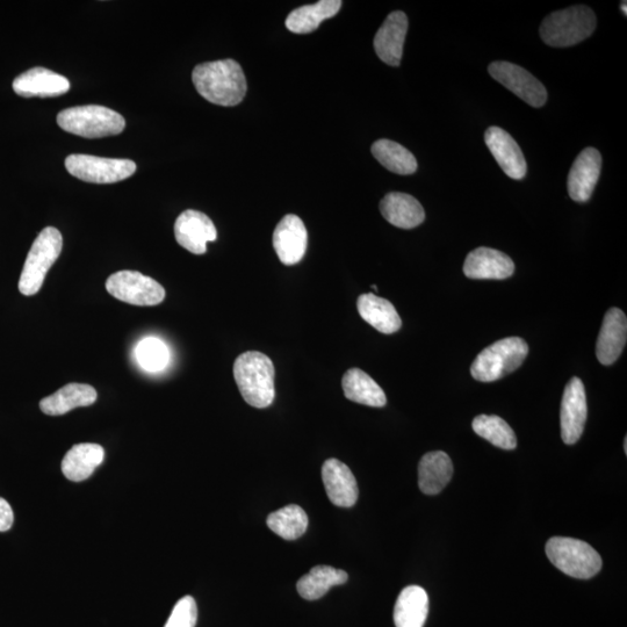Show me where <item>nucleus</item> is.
<instances>
[{
	"label": "nucleus",
	"mask_w": 627,
	"mask_h": 627,
	"mask_svg": "<svg viewBox=\"0 0 627 627\" xmlns=\"http://www.w3.org/2000/svg\"><path fill=\"white\" fill-rule=\"evenodd\" d=\"M308 234L305 223L297 215L288 214L278 223L273 233V248L285 265L302 261L307 250Z\"/></svg>",
	"instance_id": "obj_13"
},
{
	"label": "nucleus",
	"mask_w": 627,
	"mask_h": 627,
	"mask_svg": "<svg viewBox=\"0 0 627 627\" xmlns=\"http://www.w3.org/2000/svg\"><path fill=\"white\" fill-rule=\"evenodd\" d=\"M340 0H321L294 10L286 19V27L295 34H308L317 30L324 20L336 16L341 10Z\"/></svg>",
	"instance_id": "obj_28"
},
{
	"label": "nucleus",
	"mask_w": 627,
	"mask_h": 627,
	"mask_svg": "<svg viewBox=\"0 0 627 627\" xmlns=\"http://www.w3.org/2000/svg\"><path fill=\"white\" fill-rule=\"evenodd\" d=\"M380 212L391 225L401 229L416 228L425 220L423 206L406 193H388L381 200Z\"/></svg>",
	"instance_id": "obj_21"
},
{
	"label": "nucleus",
	"mask_w": 627,
	"mask_h": 627,
	"mask_svg": "<svg viewBox=\"0 0 627 627\" xmlns=\"http://www.w3.org/2000/svg\"><path fill=\"white\" fill-rule=\"evenodd\" d=\"M472 428L475 434L486 439L497 448L514 450L517 446V438L510 425L499 416L479 415L474 418Z\"/></svg>",
	"instance_id": "obj_32"
},
{
	"label": "nucleus",
	"mask_w": 627,
	"mask_h": 627,
	"mask_svg": "<svg viewBox=\"0 0 627 627\" xmlns=\"http://www.w3.org/2000/svg\"><path fill=\"white\" fill-rule=\"evenodd\" d=\"M135 357L143 370L158 372L168 365L170 353L164 342L156 337H147L136 345Z\"/></svg>",
	"instance_id": "obj_33"
},
{
	"label": "nucleus",
	"mask_w": 627,
	"mask_h": 627,
	"mask_svg": "<svg viewBox=\"0 0 627 627\" xmlns=\"http://www.w3.org/2000/svg\"><path fill=\"white\" fill-rule=\"evenodd\" d=\"M588 416L585 385L580 378H573L565 387L562 395L560 424L561 437L567 445L579 442L585 430Z\"/></svg>",
	"instance_id": "obj_11"
},
{
	"label": "nucleus",
	"mask_w": 627,
	"mask_h": 627,
	"mask_svg": "<svg viewBox=\"0 0 627 627\" xmlns=\"http://www.w3.org/2000/svg\"><path fill=\"white\" fill-rule=\"evenodd\" d=\"M602 156L595 148H587L576 158L567 179L569 197L576 203H587L600 178Z\"/></svg>",
	"instance_id": "obj_14"
},
{
	"label": "nucleus",
	"mask_w": 627,
	"mask_h": 627,
	"mask_svg": "<svg viewBox=\"0 0 627 627\" xmlns=\"http://www.w3.org/2000/svg\"><path fill=\"white\" fill-rule=\"evenodd\" d=\"M485 141L504 174L515 180L525 177L528 165L520 146L509 133L500 127H490L486 131Z\"/></svg>",
	"instance_id": "obj_16"
},
{
	"label": "nucleus",
	"mask_w": 627,
	"mask_h": 627,
	"mask_svg": "<svg viewBox=\"0 0 627 627\" xmlns=\"http://www.w3.org/2000/svg\"><path fill=\"white\" fill-rule=\"evenodd\" d=\"M371 150L376 160L394 174L413 175L417 170L415 156L399 143L391 140H379L373 143Z\"/></svg>",
	"instance_id": "obj_30"
},
{
	"label": "nucleus",
	"mask_w": 627,
	"mask_h": 627,
	"mask_svg": "<svg viewBox=\"0 0 627 627\" xmlns=\"http://www.w3.org/2000/svg\"><path fill=\"white\" fill-rule=\"evenodd\" d=\"M372 287H373V290H374V291H377V290H378V288H377V286H376V285H373Z\"/></svg>",
	"instance_id": "obj_38"
},
{
	"label": "nucleus",
	"mask_w": 627,
	"mask_h": 627,
	"mask_svg": "<svg viewBox=\"0 0 627 627\" xmlns=\"http://www.w3.org/2000/svg\"><path fill=\"white\" fill-rule=\"evenodd\" d=\"M106 290L115 299L134 306H157L165 299L164 287L138 271L113 273L106 281Z\"/></svg>",
	"instance_id": "obj_9"
},
{
	"label": "nucleus",
	"mask_w": 627,
	"mask_h": 627,
	"mask_svg": "<svg viewBox=\"0 0 627 627\" xmlns=\"http://www.w3.org/2000/svg\"><path fill=\"white\" fill-rule=\"evenodd\" d=\"M627 340V320L621 309L611 308L605 314L597 338L596 355L600 363L609 366L621 357Z\"/></svg>",
	"instance_id": "obj_19"
},
{
	"label": "nucleus",
	"mask_w": 627,
	"mask_h": 627,
	"mask_svg": "<svg viewBox=\"0 0 627 627\" xmlns=\"http://www.w3.org/2000/svg\"><path fill=\"white\" fill-rule=\"evenodd\" d=\"M408 31V18L405 13L395 11L389 14L374 38V49L379 59L388 66L399 67Z\"/></svg>",
	"instance_id": "obj_17"
},
{
	"label": "nucleus",
	"mask_w": 627,
	"mask_h": 627,
	"mask_svg": "<svg viewBox=\"0 0 627 627\" xmlns=\"http://www.w3.org/2000/svg\"><path fill=\"white\" fill-rule=\"evenodd\" d=\"M357 308L362 319L380 333L391 335L402 327L401 317L392 302L379 298L376 294L360 295Z\"/></svg>",
	"instance_id": "obj_22"
},
{
	"label": "nucleus",
	"mask_w": 627,
	"mask_h": 627,
	"mask_svg": "<svg viewBox=\"0 0 627 627\" xmlns=\"http://www.w3.org/2000/svg\"><path fill=\"white\" fill-rule=\"evenodd\" d=\"M175 236L180 247L194 255H204L207 243L216 241L218 232L206 214L189 209L178 216Z\"/></svg>",
	"instance_id": "obj_12"
},
{
	"label": "nucleus",
	"mask_w": 627,
	"mask_h": 627,
	"mask_svg": "<svg viewBox=\"0 0 627 627\" xmlns=\"http://www.w3.org/2000/svg\"><path fill=\"white\" fill-rule=\"evenodd\" d=\"M271 531L285 540H295L305 535L308 528V516L305 510L291 504L272 513L266 521Z\"/></svg>",
	"instance_id": "obj_31"
},
{
	"label": "nucleus",
	"mask_w": 627,
	"mask_h": 627,
	"mask_svg": "<svg viewBox=\"0 0 627 627\" xmlns=\"http://www.w3.org/2000/svg\"><path fill=\"white\" fill-rule=\"evenodd\" d=\"M105 450L103 446L83 443L72 446L62 461V472L70 481L81 482L89 479L93 472L103 464Z\"/></svg>",
	"instance_id": "obj_25"
},
{
	"label": "nucleus",
	"mask_w": 627,
	"mask_h": 627,
	"mask_svg": "<svg viewBox=\"0 0 627 627\" xmlns=\"http://www.w3.org/2000/svg\"><path fill=\"white\" fill-rule=\"evenodd\" d=\"M345 398L360 405L381 408L386 406L387 398L376 381L360 369H350L342 379Z\"/></svg>",
	"instance_id": "obj_27"
},
{
	"label": "nucleus",
	"mask_w": 627,
	"mask_h": 627,
	"mask_svg": "<svg viewBox=\"0 0 627 627\" xmlns=\"http://www.w3.org/2000/svg\"><path fill=\"white\" fill-rule=\"evenodd\" d=\"M624 450H625V453H627V441H626V438H625V442H624Z\"/></svg>",
	"instance_id": "obj_37"
},
{
	"label": "nucleus",
	"mask_w": 627,
	"mask_h": 627,
	"mask_svg": "<svg viewBox=\"0 0 627 627\" xmlns=\"http://www.w3.org/2000/svg\"><path fill=\"white\" fill-rule=\"evenodd\" d=\"M546 556L559 571L575 579H592L602 569L600 554L579 539L551 538L546 544Z\"/></svg>",
	"instance_id": "obj_6"
},
{
	"label": "nucleus",
	"mask_w": 627,
	"mask_h": 627,
	"mask_svg": "<svg viewBox=\"0 0 627 627\" xmlns=\"http://www.w3.org/2000/svg\"><path fill=\"white\" fill-rule=\"evenodd\" d=\"M13 522L14 515L9 502L0 497V532L9 531Z\"/></svg>",
	"instance_id": "obj_35"
},
{
	"label": "nucleus",
	"mask_w": 627,
	"mask_h": 627,
	"mask_svg": "<svg viewBox=\"0 0 627 627\" xmlns=\"http://www.w3.org/2000/svg\"><path fill=\"white\" fill-rule=\"evenodd\" d=\"M515 264L503 252L481 247L468 254L464 273L470 279H507L514 275Z\"/></svg>",
	"instance_id": "obj_20"
},
{
	"label": "nucleus",
	"mask_w": 627,
	"mask_h": 627,
	"mask_svg": "<svg viewBox=\"0 0 627 627\" xmlns=\"http://www.w3.org/2000/svg\"><path fill=\"white\" fill-rule=\"evenodd\" d=\"M621 9L624 12V16L626 17V14H627V12H626V2L622 3Z\"/></svg>",
	"instance_id": "obj_36"
},
{
	"label": "nucleus",
	"mask_w": 627,
	"mask_h": 627,
	"mask_svg": "<svg viewBox=\"0 0 627 627\" xmlns=\"http://www.w3.org/2000/svg\"><path fill=\"white\" fill-rule=\"evenodd\" d=\"M429 612V597L421 587L402 590L394 609L396 627H423Z\"/></svg>",
	"instance_id": "obj_26"
},
{
	"label": "nucleus",
	"mask_w": 627,
	"mask_h": 627,
	"mask_svg": "<svg viewBox=\"0 0 627 627\" xmlns=\"http://www.w3.org/2000/svg\"><path fill=\"white\" fill-rule=\"evenodd\" d=\"M453 475L451 458L443 451L424 454L418 465V486L424 494L437 495L449 485Z\"/></svg>",
	"instance_id": "obj_23"
},
{
	"label": "nucleus",
	"mask_w": 627,
	"mask_h": 627,
	"mask_svg": "<svg viewBox=\"0 0 627 627\" xmlns=\"http://www.w3.org/2000/svg\"><path fill=\"white\" fill-rule=\"evenodd\" d=\"M529 345L520 337H508L482 350L474 359L471 374L482 383H492L513 373L528 357Z\"/></svg>",
	"instance_id": "obj_5"
},
{
	"label": "nucleus",
	"mask_w": 627,
	"mask_h": 627,
	"mask_svg": "<svg viewBox=\"0 0 627 627\" xmlns=\"http://www.w3.org/2000/svg\"><path fill=\"white\" fill-rule=\"evenodd\" d=\"M488 71L496 82L506 86L526 104L536 108L545 105L547 100L545 86L528 70L513 63L499 61L490 64Z\"/></svg>",
	"instance_id": "obj_10"
},
{
	"label": "nucleus",
	"mask_w": 627,
	"mask_h": 627,
	"mask_svg": "<svg viewBox=\"0 0 627 627\" xmlns=\"http://www.w3.org/2000/svg\"><path fill=\"white\" fill-rule=\"evenodd\" d=\"M63 248V237L59 229L47 227L42 230L28 252L19 280V291L32 297L41 290L47 273L59 259Z\"/></svg>",
	"instance_id": "obj_7"
},
{
	"label": "nucleus",
	"mask_w": 627,
	"mask_h": 627,
	"mask_svg": "<svg viewBox=\"0 0 627 627\" xmlns=\"http://www.w3.org/2000/svg\"><path fill=\"white\" fill-rule=\"evenodd\" d=\"M349 579L347 572L330 566H316L311 572L302 576L297 589L302 598L307 601L320 600L335 586L344 585Z\"/></svg>",
	"instance_id": "obj_29"
},
{
	"label": "nucleus",
	"mask_w": 627,
	"mask_h": 627,
	"mask_svg": "<svg viewBox=\"0 0 627 627\" xmlns=\"http://www.w3.org/2000/svg\"><path fill=\"white\" fill-rule=\"evenodd\" d=\"M192 81L201 97L226 107L242 103L248 89L244 72L234 60L199 64L192 72Z\"/></svg>",
	"instance_id": "obj_1"
},
{
	"label": "nucleus",
	"mask_w": 627,
	"mask_h": 627,
	"mask_svg": "<svg viewBox=\"0 0 627 627\" xmlns=\"http://www.w3.org/2000/svg\"><path fill=\"white\" fill-rule=\"evenodd\" d=\"M322 480L331 503L351 508L358 500V486L350 468L337 459H328L322 466Z\"/></svg>",
	"instance_id": "obj_18"
},
{
	"label": "nucleus",
	"mask_w": 627,
	"mask_h": 627,
	"mask_svg": "<svg viewBox=\"0 0 627 627\" xmlns=\"http://www.w3.org/2000/svg\"><path fill=\"white\" fill-rule=\"evenodd\" d=\"M275 365L258 351H248L237 357L234 378L239 391L249 406L268 408L275 401Z\"/></svg>",
	"instance_id": "obj_2"
},
{
	"label": "nucleus",
	"mask_w": 627,
	"mask_h": 627,
	"mask_svg": "<svg viewBox=\"0 0 627 627\" xmlns=\"http://www.w3.org/2000/svg\"><path fill=\"white\" fill-rule=\"evenodd\" d=\"M66 168L71 176L93 184H113L132 177L136 164L131 160L75 154L67 157Z\"/></svg>",
	"instance_id": "obj_8"
},
{
	"label": "nucleus",
	"mask_w": 627,
	"mask_h": 627,
	"mask_svg": "<svg viewBox=\"0 0 627 627\" xmlns=\"http://www.w3.org/2000/svg\"><path fill=\"white\" fill-rule=\"evenodd\" d=\"M57 124L70 134L100 139L124 132L126 121L111 108L88 105L67 108L57 115Z\"/></svg>",
	"instance_id": "obj_4"
},
{
	"label": "nucleus",
	"mask_w": 627,
	"mask_h": 627,
	"mask_svg": "<svg viewBox=\"0 0 627 627\" xmlns=\"http://www.w3.org/2000/svg\"><path fill=\"white\" fill-rule=\"evenodd\" d=\"M95 388L85 384H69L40 402V409L49 416H60L79 407H89L97 401Z\"/></svg>",
	"instance_id": "obj_24"
},
{
	"label": "nucleus",
	"mask_w": 627,
	"mask_h": 627,
	"mask_svg": "<svg viewBox=\"0 0 627 627\" xmlns=\"http://www.w3.org/2000/svg\"><path fill=\"white\" fill-rule=\"evenodd\" d=\"M197 621V603L193 597L185 596L177 602L164 627H196Z\"/></svg>",
	"instance_id": "obj_34"
},
{
	"label": "nucleus",
	"mask_w": 627,
	"mask_h": 627,
	"mask_svg": "<svg viewBox=\"0 0 627 627\" xmlns=\"http://www.w3.org/2000/svg\"><path fill=\"white\" fill-rule=\"evenodd\" d=\"M596 23L592 9L585 5H576L547 16L539 33L546 45L556 48L571 47L588 39L594 33Z\"/></svg>",
	"instance_id": "obj_3"
},
{
	"label": "nucleus",
	"mask_w": 627,
	"mask_h": 627,
	"mask_svg": "<svg viewBox=\"0 0 627 627\" xmlns=\"http://www.w3.org/2000/svg\"><path fill=\"white\" fill-rule=\"evenodd\" d=\"M13 90L24 98L60 97L69 92L70 82L52 70L36 67L14 79Z\"/></svg>",
	"instance_id": "obj_15"
}]
</instances>
